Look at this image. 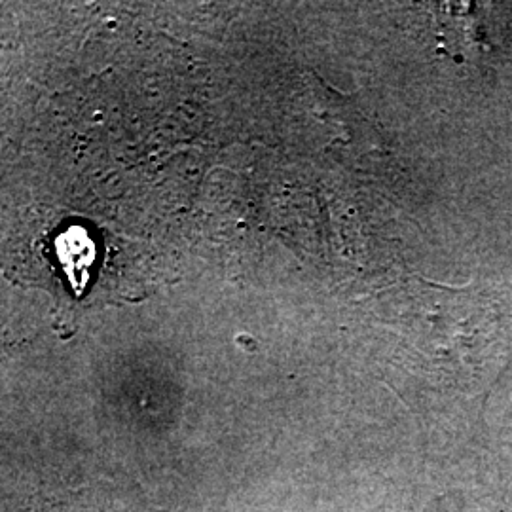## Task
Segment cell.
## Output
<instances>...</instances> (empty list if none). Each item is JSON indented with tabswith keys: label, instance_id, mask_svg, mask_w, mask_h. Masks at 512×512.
<instances>
[{
	"label": "cell",
	"instance_id": "1",
	"mask_svg": "<svg viewBox=\"0 0 512 512\" xmlns=\"http://www.w3.org/2000/svg\"><path fill=\"white\" fill-rule=\"evenodd\" d=\"M10 344H12V342L6 340V338H2V334H0V357L6 353V348H8Z\"/></svg>",
	"mask_w": 512,
	"mask_h": 512
}]
</instances>
